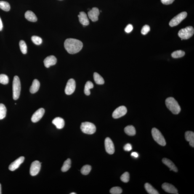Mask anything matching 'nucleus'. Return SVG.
I'll use <instances>...</instances> for the list:
<instances>
[{"instance_id": "nucleus-1", "label": "nucleus", "mask_w": 194, "mask_h": 194, "mask_svg": "<svg viewBox=\"0 0 194 194\" xmlns=\"http://www.w3.org/2000/svg\"><path fill=\"white\" fill-rule=\"evenodd\" d=\"M65 48L69 53L75 54L79 52L83 47V43L79 40L70 38L65 40Z\"/></svg>"}, {"instance_id": "nucleus-2", "label": "nucleus", "mask_w": 194, "mask_h": 194, "mask_svg": "<svg viewBox=\"0 0 194 194\" xmlns=\"http://www.w3.org/2000/svg\"><path fill=\"white\" fill-rule=\"evenodd\" d=\"M166 106L174 114H178L181 111V108L176 99L173 97H169L166 100Z\"/></svg>"}, {"instance_id": "nucleus-3", "label": "nucleus", "mask_w": 194, "mask_h": 194, "mask_svg": "<svg viewBox=\"0 0 194 194\" xmlns=\"http://www.w3.org/2000/svg\"><path fill=\"white\" fill-rule=\"evenodd\" d=\"M21 85L20 78L17 76L14 77L13 82V97L14 100H17L20 97Z\"/></svg>"}, {"instance_id": "nucleus-4", "label": "nucleus", "mask_w": 194, "mask_h": 194, "mask_svg": "<svg viewBox=\"0 0 194 194\" xmlns=\"http://www.w3.org/2000/svg\"><path fill=\"white\" fill-rule=\"evenodd\" d=\"M151 133L153 139L157 143L162 146L166 145V140L163 134L158 129L155 128H153L152 129Z\"/></svg>"}, {"instance_id": "nucleus-5", "label": "nucleus", "mask_w": 194, "mask_h": 194, "mask_svg": "<svg viewBox=\"0 0 194 194\" xmlns=\"http://www.w3.org/2000/svg\"><path fill=\"white\" fill-rule=\"evenodd\" d=\"M194 33V28L192 26H188L183 28L178 33V36L181 39L187 40L193 36Z\"/></svg>"}, {"instance_id": "nucleus-6", "label": "nucleus", "mask_w": 194, "mask_h": 194, "mask_svg": "<svg viewBox=\"0 0 194 194\" xmlns=\"http://www.w3.org/2000/svg\"><path fill=\"white\" fill-rule=\"evenodd\" d=\"M81 129L83 133L86 134H94L96 131L95 125L89 122L82 123Z\"/></svg>"}, {"instance_id": "nucleus-7", "label": "nucleus", "mask_w": 194, "mask_h": 194, "mask_svg": "<svg viewBox=\"0 0 194 194\" xmlns=\"http://www.w3.org/2000/svg\"><path fill=\"white\" fill-rule=\"evenodd\" d=\"M187 15L186 12H183L178 14L173 18L169 22V25L171 27H174L179 25V23L186 18Z\"/></svg>"}, {"instance_id": "nucleus-8", "label": "nucleus", "mask_w": 194, "mask_h": 194, "mask_svg": "<svg viewBox=\"0 0 194 194\" xmlns=\"http://www.w3.org/2000/svg\"><path fill=\"white\" fill-rule=\"evenodd\" d=\"M76 84L75 80L70 79L67 83L65 89V93L67 95H70L73 93L76 89Z\"/></svg>"}, {"instance_id": "nucleus-9", "label": "nucleus", "mask_w": 194, "mask_h": 194, "mask_svg": "<svg viewBox=\"0 0 194 194\" xmlns=\"http://www.w3.org/2000/svg\"><path fill=\"white\" fill-rule=\"evenodd\" d=\"M127 112L126 107L122 106L118 107L114 111L112 116L114 119L119 118L126 115Z\"/></svg>"}, {"instance_id": "nucleus-10", "label": "nucleus", "mask_w": 194, "mask_h": 194, "mask_svg": "<svg viewBox=\"0 0 194 194\" xmlns=\"http://www.w3.org/2000/svg\"><path fill=\"white\" fill-rule=\"evenodd\" d=\"M41 167V163L38 161H35L32 163L30 168V174L34 176L39 173Z\"/></svg>"}, {"instance_id": "nucleus-11", "label": "nucleus", "mask_w": 194, "mask_h": 194, "mask_svg": "<svg viewBox=\"0 0 194 194\" xmlns=\"http://www.w3.org/2000/svg\"><path fill=\"white\" fill-rule=\"evenodd\" d=\"M105 145L106 151L109 154H113L115 152L114 146L113 143L109 138L107 137L105 139Z\"/></svg>"}, {"instance_id": "nucleus-12", "label": "nucleus", "mask_w": 194, "mask_h": 194, "mask_svg": "<svg viewBox=\"0 0 194 194\" xmlns=\"http://www.w3.org/2000/svg\"><path fill=\"white\" fill-rule=\"evenodd\" d=\"M45 113V110L44 109L41 108L35 112L32 116L31 120L33 123L37 122L39 121L43 117Z\"/></svg>"}, {"instance_id": "nucleus-13", "label": "nucleus", "mask_w": 194, "mask_h": 194, "mask_svg": "<svg viewBox=\"0 0 194 194\" xmlns=\"http://www.w3.org/2000/svg\"><path fill=\"white\" fill-rule=\"evenodd\" d=\"M25 158L23 156H21L17 158L11 163L9 166V169L11 171H15L19 167L20 165L24 161Z\"/></svg>"}, {"instance_id": "nucleus-14", "label": "nucleus", "mask_w": 194, "mask_h": 194, "mask_svg": "<svg viewBox=\"0 0 194 194\" xmlns=\"http://www.w3.org/2000/svg\"><path fill=\"white\" fill-rule=\"evenodd\" d=\"M100 14L99 9L97 8H93L92 9L88 12V16L93 22L97 21L98 20V17Z\"/></svg>"}, {"instance_id": "nucleus-15", "label": "nucleus", "mask_w": 194, "mask_h": 194, "mask_svg": "<svg viewBox=\"0 0 194 194\" xmlns=\"http://www.w3.org/2000/svg\"><path fill=\"white\" fill-rule=\"evenodd\" d=\"M162 188L163 190L168 193L175 194L178 193L177 189L174 185L171 184L165 183L162 185Z\"/></svg>"}, {"instance_id": "nucleus-16", "label": "nucleus", "mask_w": 194, "mask_h": 194, "mask_svg": "<svg viewBox=\"0 0 194 194\" xmlns=\"http://www.w3.org/2000/svg\"><path fill=\"white\" fill-rule=\"evenodd\" d=\"M57 62V59L55 56H49L44 59V63L45 66L48 68L50 67L55 65Z\"/></svg>"}, {"instance_id": "nucleus-17", "label": "nucleus", "mask_w": 194, "mask_h": 194, "mask_svg": "<svg viewBox=\"0 0 194 194\" xmlns=\"http://www.w3.org/2000/svg\"><path fill=\"white\" fill-rule=\"evenodd\" d=\"M79 20L80 23L84 26H87L89 24V21L88 19L87 14L83 12L80 13L78 15Z\"/></svg>"}, {"instance_id": "nucleus-18", "label": "nucleus", "mask_w": 194, "mask_h": 194, "mask_svg": "<svg viewBox=\"0 0 194 194\" xmlns=\"http://www.w3.org/2000/svg\"><path fill=\"white\" fill-rule=\"evenodd\" d=\"M52 123L58 129H62L65 125V122L64 119L60 117H57L54 119L52 121Z\"/></svg>"}, {"instance_id": "nucleus-19", "label": "nucleus", "mask_w": 194, "mask_h": 194, "mask_svg": "<svg viewBox=\"0 0 194 194\" xmlns=\"http://www.w3.org/2000/svg\"><path fill=\"white\" fill-rule=\"evenodd\" d=\"M162 161L164 164L170 168L171 171H172L176 172H178L177 168L176 167L173 163L171 161V160L168 159V158H163Z\"/></svg>"}, {"instance_id": "nucleus-20", "label": "nucleus", "mask_w": 194, "mask_h": 194, "mask_svg": "<svg viewBox=\"0 0 194 194\" xmlns=\"http://www.w3.org/2000/svg\"><path fill=\"white\" fill-rule=\"evenodd\" d=\"M185 138L192 147H194V133L192 131H187L185 133Z\"/></svg>"}, {"instance_id": "nucleus-21", "label": "nucleus", "mask_w": 194, "mask_h": 194, "mask_svg": "<svg viewBox=\"0 0 194 194\" xmlns=\"http://www.w3.org/2000/svg\"><path fill=\"white\" fill-rule=\"evenodd\" d=\"M25 17L27 20L32 22H35L38 20L37 17L34 13L31 11H27L25 14Z\"/></svg>"}, {"instance_id": "nucleus-22", "label": "nucleus", "mask_w": 194, "mask_h": 194, "mask_svg": "<svg viewBox=\"0 0 194 194\" xmlns=\"http://www.w3.org/2000/svg\"><path fill=\"white\" fill-rule=\"evenodd\" d=\"M40 83L38 80L35 79L33 80V83L30 88V92L32 94H34L38 92L39 89Z\"/></svg>"}, {"instance_id": "nucleus-23", "label": "nucleus", "mask_w": 194, "mask_h": 194, "mask_svg": "<svg viewBox=\"0 0 194 194\" xmlns=\"http://www.w3.org/2000/svg\"><path fill=\"white\" fill-rule=\"evenodd\" d=\"M124 131L127 135L130 136L135 135L136 131L135 128L133 126H128L124 128Z\"/></svg>"}, {"instance_id": "nucleus-24", "label": "nucleus", "mask_w": 194, "mask_h": 194, "mask_svg": "<svg viewBox=\"0 0 194 194\" xmlns=\"http://www.w3.org/2000/svg\"><path fill=\"white\" fill-rule=\"evenodd\" d=\"M145 187L146 190L149 194H159L158 191L151 185L150 184L146 183L145 184Z\"/></svg>"}, {"instance_id": "nucleus-25", "label": "nucleus", "mask_w": 194, "mask_h": 194, "mask_svg": "<svg viewBox=\"0 0 194 194\" xmlns=\"http://www.w3.org/2000/svg\"><path fill=\"white\" fill-rule=\"evenodd\" d=\"M94 87V85L90 81H88L86 82L85 85L84 92L86 95H89L90 94V90Z\"/></svg>"}, {"instance_id": "nucleus-26", "label": "nucleus", "mask_w": 194, "mask_h": 194, "mask_svg": "<svg viewBox=\"0 0 194 194\" xmlns=\"http://www.w3.org/2000/svg\"><path fill=\"white\" fill-rule=\"evenodd\" d=\"M94 78L95 81L98 85H102L104 83L103 78L98 73L95 72L94 74Z\"/></svg>"}, {"instance_id": "nucleus-27", "label": "nucleus", "mask_w": 194, "mask_h": 194, "mask_svg": "<svg viewBox=\"0 0 194 194\" xmlns=\"http://www.w3.org/2000/svg\"><path fill=\"white\" fill-rule=\"evenodd\" d=\"M71 161L70 158H68L65 161L63 166L61 170L63 172H66L68 171L71 167Z\"/></svg>"}, {"instance_id": "nucleus-28", "label": "nucleus", "mask_w": 194, "mask_h": 194, "mask_svg": "<svg viewBox=\"0 0 194 194\" xmlns=\"http://www.w3.org/2000/svg\"><path fill=\"white\" fill-rule=\"evenodd\" d=\"M0 9L5 11L10 10L11 7L9 3L4 1H0Z\"/></svg>"}, {"instance_id": "nucleus-29", "label": "nucleus", "mask_w": 194, "mask_h": 194, "mask_svg": "<svg viewBox=\"0 0 194 194\" xmlns=\"http://www.w3.org/2000/svg\"><path fill=\"white\" fill-rule=\"evenodd\" d=\"M7 113V109L4 104H0V120L5 117Z\"/></svg>"}, {"instance_id": "nucleus-30", "label": "nucleus", "mask_w": 194, "mask_h": 194, "mask_svg": "<svg viewBox=\"0 0 194 194\" xmlns=\"http://www.w3.org/2000/svg\"><path fill=\"white\" fill-rule=\"evenodd\" d=\"M185 53L184 51L179 50L175 51L171 54V56L174 58H180L185 55Z\"/></svg>"}, {"instance_id": "nucleus-31", "label": "nucleus", "mask_w": 194, "mask_h": 194, "mask_svg": "<svg viewBox=\"0 0 194 194\" xmlns=\"http://www.w3.org/2000/svg\"><path fill=\"white\" fill-rule=\"evenodd\" d=\"M19 45H20L21 52L23 54H26L28 48H27V45L25 41H21L19 43Z\"/></svg>"}, {"instance_id": "nucleus-32", "label": "nucleus", "mask_w": 194, "mask_h": 194, "mask_svg": "<svg viewBox=\"0 0 194 194\" xmlns=\"http://www.w3.org/2000/svg\"><path fill=\"white\" fill-rule=\"evenodd\" d=\"M91 170V167L89 165H85L82 168L81 170V173L84 175H87L89 174Z\"/></svg>"}, {"instance_id": "nucleus-33", "label": "nucleus", "mask_w": 194, "mask_h": 194, "mask_svg": "<svg viewBox=\"0 0 194 194\" xmlns=\"http://www.w3.org/2000/svg\"><path fill=\"white\" fill-rule=\"evenodd\" d=\"M31 40L33 43L36 45H40L42 43V38L38 36H33L31 37Z\"/></svg>"}, {"instance_id": "nucleus-34", "label": "nucleus", "mask_w": 194, "mask_h": 194, "mask_svg": "<svg viewBox=\"0 0 194 194\" xmlns=\"http://www.w3.org/2000/svg\"><path fill=\"white\" fill-rule=\"evenodd\" d=\"M9 82V78L7 75L4 74L0 75V83L4 85L8 84Z\"/></svg>"}, {"instance_id": "nucleus-35", "label": "nucleus", "mask_w": 194, "mask_h": 194, "mask_svg": "<svg viewBox=\"0 0 194 194\" xmlns=\"http://www.w3.org/2000/svg\"><path fill=\"white\" fill-rule=\"evenodd\" d=\"M110 193L112 194H120L122 192L121 188L115 187L112 188L110 190Z\"/></svg>"}, {"instance_id": "nucleus-36", "label": "nucleus", "mask_w": 194, "mask_h": 194, "mask_svg": "<svg viewBox=\"0 0 194 194\" xmlns=\"http://www.w3.org/2000/svg\"><path fill=\"white\" fill-rule=\"evenodd\" d=\"M121 180L124 183H127L129 180V173L126 172L122 175L121 177Z\"/></svg>"}, {"instance_id": "nucleus-37", "label": "nucleus", "mask_w": 194, "mask_h": 194, "mask_svg": "<svg viewBox=\"0 0 194 194\" xmlns=\"http://www.w3.org/2000/svg\"><path fill=\"white\" fill-rule=\"evenodd\" d=\"M150 28L149 25H145L143 27L141 31L142 34L144 35L147 34L150 31Z\"/></svg>"}, {"instance_id": "nucleus-38", "label": "nucleus", "mask_w": 194, "mask_h": 194, "mask_svg": "<svg viewBox=\"0 0 194 194\" xmlns=\"http://www.w3.org/2000/svg\"><path fill=\"white\" fill-rule=\"evenodd\" d=\"M133 30V26L132 25L129 24L125 28V31L127 33H130Z\"/></svg>"}, {"instance_id": "nucleus-39", "label": "nucleus", "mask_w": 194, "mask_h": 194, "mask_svg": "<svg viewBox=\"0 0 194 194\" xmlns=\"http://www.w3.org/2000/svg\"><path fill=\"white\" fill-rule=\"evenodd\" d=\"M123 148L125 151H129L132 150V147L131 144H127L124 146Z\"/></svg>"}, {"instance_id": "nucleus-40", "label": "nucleus", "mask_w": 194, "mask_h": 194, "mask_svg": "<svg viewBox=\"0 0 194 194\" xmlns=\"http://www.w3.org/2000/svg\"><path fill=\"white\" fill-rule=\"evenodd\" d=\"M162 4L166 5H169L172 4L174 2V0H161Z\"/></svg>"}, {"instance_id": "nucleus-41", "label": "nucleus", "mask_w": 194, "mask_h": 194, "mask_svg": "<svg viewBox=\"0 0 194 194\" xmlns=\"http://www.w3.org/2000/svg\"><path fill=\"white\" fill-rule=\"evenodd\" d=\"M131 156L134 157V158H137L139 156V153H137V152H133L131 154Z\"/></svg>"}, {"instance_id": "nucleus-42", "label": "nucleus", "mask_w": 194, "mask_h": 194, "mask_svg": "<svg viewBox=\"0 0 194 194\" xmlns=\"http://www.w3.org/2000/svg\"><path fill=\"white\" fill-rule=\"evenodd\" d=\"M3 28V24L2 21L1 20V17H0V31L2 30Z\"/></svg>"}, {"instance_id": "nucleus-43", "label": "nucleus", "mask_w": 194, "mask_h": 194, "mask_svg": "<svg viewBox=\"0 0 194 194\" xmlns=\"http://www.w3.org/2000/svg\"><path fill=\"white\" fill-rule=\"evenodd\" d=\"M1 194V184H0V194Z\"/></svg>"}, {"instance_id": "nucleus-44", "label": "nucleus", "mask_w": 194, "mask_h": 194, "mask_svg": "<svg viewBox=\"0 0 194 194\" xmlns=\"http://www.w3.org/2000/svg\"><path fill=\"white\" fill-rule=\"evenodd\" d=\"M76 193H74V192H73V193H70V194H76Z\"/></svg>"}]
</instances>
